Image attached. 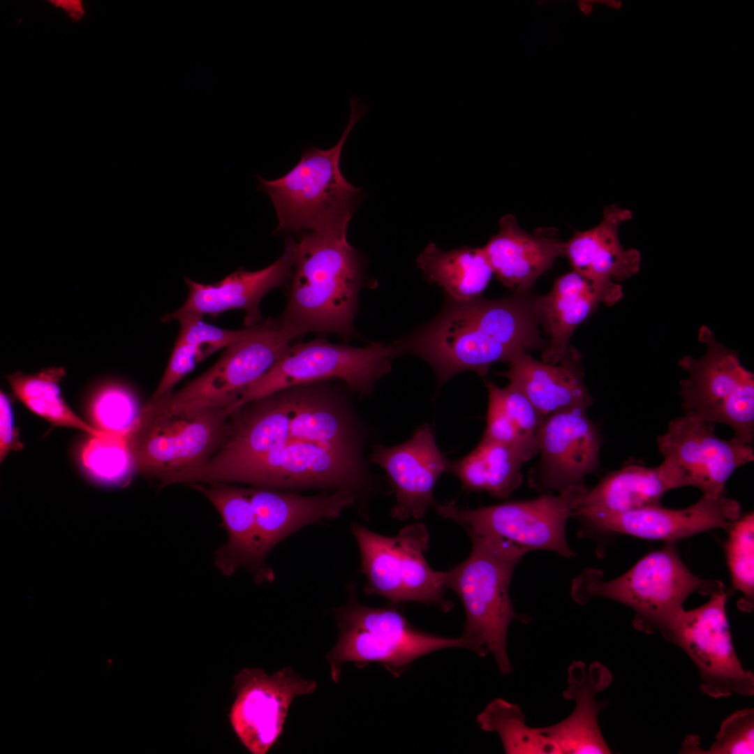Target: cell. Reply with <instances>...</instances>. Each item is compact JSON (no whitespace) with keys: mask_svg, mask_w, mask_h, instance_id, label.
Returning a JSON list of instances; mask_svg holds the SVG:
<instances>
[{"mask_svg":"<svg viewBox=\"0 0 754 754\" xmlns=\"http://www.w3.org/2000/svg\"><path fill=\"white\" fill-rule=\"evenodd\" d=\"M539 325L535 296L528 291L492 300L448 298L435 318L398 340L399 355L424 360L440 387L462 371L484 376L494 363L545 348Z\"/></svg>","mask_w":754,"mask_h":754,"instance_id":"obj_1","label":"cell"},{"mask_svg":"<svg viewBox=\"0 0 754 754\" xmlns=\"http://www.w3.org/2000/svg\"><path fill=\"white\" fill-rule=\"evenodd\" d=\"M350 219L293 234L295 257L287 303L279 316L296 338L309 332L356 336L354 318L364 284L362 263L347 239Z\"/></svg>","mask_w":754,"mask_h":754,"instance_id":"obj_2","label":"cell"},{"mask_svg":"<svg viewBox=\"0 0 754 754\" xmlns=\"http://www.w3.org/2000/svg\"><path fill=\"white\" fill-rule=\"evenodd\" d=\"M468 534L471 553L445 572V587L462 602L466 614L462 637L470 649L482 657L491 653L500 672L506 675L512 671L506 650L509 626L515 619L524 623L531 620L515 612L509 594L515 568L528 552L494 535Z\"/></svg>","mask_w":754,"mask_h":754,"instance_id":"obj_3","label":"cell"},{"mask_svg":"<svg viewBox=\"0 0 754 754\" xmlns=\"http://www.w3.org/2000/svg\"><path fill=\"white\" fill-rule=\"evenodd\" d=\"M350 105L348 125L333 147L304 149L297 164L276 179L257 175V189L269 196L277 214L274 233L296 234L351 219L361 189L344 178L340 160L348 136L369 106L355 96Z\"/></svg>","mask_w":754,"mask_h":754,"instance_id":"obj_4","label":"cell"},{"mask_svg":"<svg viewBox=\"0 0 754 754\" xmlns=\"http://www.w3.org/2000/svg\"><path fill=\"white\" fill-rule=\"evenodd\" d=\"M674 542L640 559L622 575L609 581L603 572L586 568L572 582L571 596L584 605L591 599L609 598L635 612L633 626L647 633L658 630L663 636L684 611L683 603L693 593L709 595L724 585L701 579L683 563Z\"/></svg>","mask_w":754,"mask_h":754,"instance_id":"obj_5","label":"cell"},{"mask_svg":"<svg viewBox=\"0 0 754 754\" xmlns=\"http://www.w3.org/2000/svg\"><path fill=\"white\" fill-rule=\"evenodd\" d=\"M231 413L221 408L164 412L145 404L125 436L136 473L161 487L190 484L224 441Z\"/></svg>","mask_w":754,"mask_h":754,"instance_id":"obj_6","label":"cell"},{"mask_svg":"<svg viewBox=\"0 0 754 754\" xmlns=\"http://www.w3.org/2000/svg\"><path fill=\"white\" fill-rule=\"evenodd\" d=\"M215 482L244 483L291 491L345 490L356 496L357 504H362L374 486L363 452L293 437L224 473Z\"/></svg>","mask_w":754,"mask_h":754,"instance_id":"obj_7","label":"cell"},{"mask_svg":"<svg viewBox=\"0 0 754 754\" xmlns=\"http://www.w3.org/2000/svg\"><path fill=\"white\" fill-rule=\"evenodd\" d=\"M348 588L346 604L335 612L339 636L326 655L334 681H339L344 663L362 666L377 662L397 677L429 653L446 648L470 649L462 636L445 637L418 630L396 608L365 606L358 601L355 586Z\"/></svg>","mask_w":754,"mask_h":754,"instance_id":"obj_8","label":"cell"},{"mask_svg":"<svg viewBox=\"0 0 754 754\" xmlns=\"http://www.w3.org/2000/svg\"><path fill=\"white\" fill-rule=\"evenodd\" d=\"M399 355L398 341L371 342L363 348L332 343L323 337L299 342L242 393L233 410L290 386L330 380L342 381L362 399L372 394Z\"/></svg>","mask_w":754,"mask_h":754,"instance_id":"obj_9","label":"cell"},{"mask_svg":"<svg viewBox=\"0 0 754 754\" xmlns=\"http://www.w3.org/2000/svg\"><path fill=\"white\" fill-rule=\"evenodd\" d=\"M706 346L699 358L681 357L679 366L688 376L680 381L684 413L712 424L729 426L736 441L753 445L754 438V374L738 354L718 342L707 325L699 330Z\"/></svg>","mask_w":754,"mask_h":754,"instance_id":"obj_10","label":"cell"},{"mask_svg":"<svg viewBox=\"0 0 754 754\" xmlns=\"http://www.w3.org/2000/svg\"><path fill=\"white\" fill-rule=\"evenodd\" d=\"M350 528L360 549L366 594L384 597L392 605L413 601L436 605L444 612L452 609L444 598L445 572L431 569L424 557L429 534L424 524L407 525L395 536L356 522Z\"/></svg>","mask_w":754,"mask_h":754,"instance_id":"obj_11","label":"cell"},{"mask_svg":"<svg viewBox=\"0 0 754 754\" xmlns=\"http://www.w3.org/2000/svg\"><path fill=\"white\" fill-rule=\"evenodd\" d=\"M295 339L279 317L264 320L227 347L206 371L168 397L146 404L164 412L221 408L232 413L242 393L280 359Z\"/></svg>","mask_w":754,"mask_h":754,"instance_id":"obj_12","label":"cell"},{"mask_svg":"<svg viewBox=\"0 0 754 754\" xmlns=\"http://www.w3.org/2000/svg\"><path fill=\"white\" fill-rule=\"evenodd\" d=\"M587 491L583 485L557 495L545 494L531 500L473 509L459 508L453 501L434 507L439 515L460 524L468 533L494 535L528 552L547 550L570 559L576 553L567 541L566 524Z\"/></svg>","mask_w":754,"mask_h":754,"instance_id":"obj_13","label":"cell"},{"mask_svg":"<svg viewBox=\"0 0 754 754\" xmlns=\"http://www.w3.org/2000/svg\"><path fill=\"white\" fill-rule=\"evenodd\" d=\"M715 424L683 413L657 437L660 473L671 489L692 486L704 496L725 495V487L739 467L754 460L752 445L715 434Z\"/></svg>","mask_w":754,"mask_h":754,"instance_id":"obj_14","label":"cell"},{"mask_svg":"<svg viewBox=\"0 0 754 754\" xmlns=\"http://www.w3.org/2000/svg\"><path fill=\"white\" fill-rule=\"evenodd\" d=\"M705 604L683 612L665 638L685 651L696 665L700 690L714 697L735 693L754 694V675L745 670L734 649L725 605L724 587L709 594Z\"/></svg>","mask_w":754,"mask_h":754,"instance_id":"obj_15","label":"cell"},{"mask_svg":"<svg viewBox=\"0 0 754 754\" xmlns=\"http://www.w3.org/2000/svg\"><path fill=\"white\" fill-rule=\"evenodd\" d=\"M235 699L230 722L237 737L253 754H265L281 734L293 700L313 693L316 683L290 667L272 674L244 668L234 678Z\"/></svg>","mask_w":754,"mask_h":754,"instance_id":"obj_16","label":"cell"},{"mask_svg":"<svg viewBox=\"0 0 754 754\" xmlns=\"http://www.w3.org/2000/svg\"><path fill=\"white\" fill-rule=\"evenodd\" d=\"M540 461L530 476L540 491L559 492L584 485V478L599 466L600 429L584 408H570L544 417L537 436Z\"/></svg>","mask_w":754,"mask_h":754,"instance_id":"obj_17","label":"cell"},{"mask_svg":"<svg viewBox=\"0 0 754 754\" xmlns=\"http://www.w3.org/2000/svg\"><path fill=\"white\" fill-rule=\"evenodd\" d=\"M740 516L741 505L736 500L725 495H702L697 502L683 509L656 505L617 515L581 518L579 535L626 534L674 542L714 528L728 531Z\"/></svg>","mask_w":754,"mask_h":754,"instance_id":"obj_18","label":"cell"},{"mask_svg":"<svg viewBox=\"0 0 754 754\" xmlns=\"http://www.w3.org/2000/svg\"><path fill=\"white\" fill-rule=\"evenodd\" d=\"M369 461L380 466L390 478L396 494L390 515L398 520L421 519L429 508L435 506L434 487L451 464L439 450L427 423L401 444L374 445Z\"/></svg>","mask_w":754,"mask_h":754,"instance_id":"obj_19","label":"cell"},{"mask_svg":"<svg viewBox=\"0 0 754 754\" xmlns=\"http://www.w3.org/2000/svg\"><path fill=\"white\" fill-rule=\"evenodd\" d=\"M294 257L293 240L289 236L285 239L282 255L264 269L249 271L239 267L221 281L209 284L185 277L188 288L185 302L162 320L168 323L184 317H217L229 310L242 309L246 313V327L258 325L264 320L260 309L262 299L272 290L287 283Z\"/></svg>","mask_w":754,"mask_h":754,"instance_id":"obj_20","label":"cell"},{"mask_svg":"<svg viewBox=\"0 0 754 754\" xmlns=\"http://www.w3.org/2000/svg\"><path fill=\"white\" fill-rule=\"evenodd\" d=\"M246 491L255 516L256 561L270 573L273 570L265 559L279 542L304 526L335 519L344 509L357 504L356 496L345 490L324 491L314 496L257 487Z\"/></svg>","mask_w":754,"mask_h":754,"instance_id":"obj_21","label":"cell"},{"mask_svg":"<svg viewBox=\"0 0 754 754\" xmlns=\"http://www.w3.org/2000/svg\"><path fill=\"white\" fill-rule=\"evenodd\" d=\"M623 297L622 286L612 281L591 279L573 270L559 277L547 295L535 296L540 324L549 339L542 361L558 362L577 327L600 305H613Z\"/></svg>","mask_w":754,"mask_h":754,"instance_id":"obj_22","label":"cell"},{"mask_svg":"<svg viewBox=\"0 0 754 754\" xmlns=\"http://www.w3.org/2000/svg\"><path fill=\"white\" fill-rule=\"evenodd\" d=\"M498 226V233L482 247L494 274L507 288L528 292L563 256L565 242L555 228L540 227L529 232L510 214L501 218Z\"/></svg>","mask_w":754,"mask_h":754,"instance_id":"obj_23","label":"cell"},{"mask_svg":"<svg viewBox=\"0 0 754 754\" xmlns=\"http://www.w3.org/2000/svg\"><path fill=\"white\" fill-rule=\"evenodd\" d=\"M612 681V673L599 662L589 666L582 661L572 662L568 668V686L563 697L575 701V709L563 721L545 727L559 754L612 753L598 722L600 711L609 702L596 698V694L606 689Z\"/></svg>","mask_w":754,"mask_h":754,"instance_id":"obj_24","label":"cell"},{"mask_svg":"<svg viewBox=\"0 0 754 754\" xmlns=\"http://www.w3.org/2000/svg\"><path fill=\"white\" fill-rule=\"evenodd\" d=\"M578 352L569 346L556 363L537 360L522 353L509 362V369L498 374L519 389L543 417L575 408L586 409L593 403L584 382Z\"/></svg>","mask_w":754,"mask_h":754,"instance_id":"obj_25","label":"cell"},{"mask_svg":"<svg viewBox=\"0 0 754 754\" xmlns=\"http://www.w3.org/2000/svg\"><path fill=\"white\" fill-rule=\"evenodd\" d=\"M632 217L630 210L609 205L598 225L576 230L565 242L563 250L573 271L591 279L614 282L637 274L641 254L635 249H625L619 237L620 226Z\"/></svg>","mask_w":754,"mask_h":754,"instance_id":"obj_26","label":"cell"},{"mask_svg":"<svg viewBox=\"0 0 754 754\" xmlns=\"http://www.w3.org/2000/svg\"><path fill=\"white\" fill-rule=\"evenodd\" d=\"M219 512L228 539L215 552V566L224 575L246 568L256 584L272 582L274 574L263 570L256 558V522L246 488L227 483H193Z\"/></svg>","mask_w":754,"mask_h":754,"instance_id":"obj_27","label":"cell"},{"mask_svg":"<svg viewBox=\"0 0 754 754\" xmlns=\"http://www.w3.org/2000/svg\"><path fill=\"white\" fill-rule=\"evenodd\" d=\"M670 489L658 466L627 464L609 473L588 490L572 517L612 515L660 505L663 496Z\"/></svg>","mask_w":754,"mask_h":754,"instance_id":"obj_28","label":"cell"},{"mask_svg":"<svg viewBox=\"0 0 754 754\" xmlns=\"http://www.w3.org/2000/svg\"><path fill=\"white\" fill-rule=\"evenodd\" d=\"M416 262L429 283L457 301L482 297L494 275L483 248L463 246L445 251L429 243Z\"/></svg>","mask_w":754,"mask_h":754,"instance_id":"obj_29","label":"cell"},{"mask_svg":"<svg viewBox=\"0 0 754 754\" xmlns=\"http://www.w3.org/2000/svg\"><path fill=\"white\" fill-rule=\"evenodd\" d=\"M524 462L513 447L481 438L470 453L451 461L449 471L468 491H486L492 497L505 498L521 485Z\"/></svg>","mask_w":754,"mask_h":754,"instance_id":"obj_30","label":"cell"},{"mask_svg":"<svg viewBox=\"0 0 754 754\" xmlns=\"http://www.w3.org/2000/svg\"><path fill=\"white\" fill-rule=\"evenodd\" d=\"M65 374L64 368L51 367L33 374L17 371L7 379L15 396L52 425L77 429L96 436H108L86 423L68 406L59 387Z\"/></svg>","mask_w":754,"mask_h":754,"instance_id":"obj_31","label":"cell"},{"mask_svg":"<svg viewBox=\"0 0 754 754\" xmlns=\"http://www.w3.org/2000/svg\"><path fill=\"white\" fill-rule=\"evenodd\" d=\"M480 728L498 734L505 753L559 754L545 727H531L521 707L505 700H492L476 717Z\"/></svg>","mask_w":754,"mask_h":754,"instance_id":"obj_32","label":"cell"},{"mask_svg":"<svg viewBox=\"0 0 754 754\" xmlns=\"http://www.w3.org/2000/svg\"><path fill=\"white\" fill-rule=\"evenodd\" d=\"M80 459L88 476L105 485L126 486L136 473L125 436L89 435L82 445Z\"/></svg>","mask_w":754,"mask_h":754,"instance_id":"obj_33","label":"cell"},{"mask_svg":"<svg viewBox=\"0 0 754 754\" xmlns=\"http://www.w3.org/2000/svg\"><path fill=\"white\" fill-rule=\"evenodd\" d=\"M725 545L727 565L734 587L743 596L739 608L751 612L754 603V515L750 512L736 520L727 531Z\"/></svg>","mask_w":754,"mask_h":754,"instance_id":"obj_34","label":"cell"},{"mask_svg":"<svg viewBox=\"0 0 754 754\" xmlns=\"http://www.w3.org/2000/svg\"><path fill=\"white\" fill-rule=\"evenodd\" d=\"M89 407L94 428L114 436H126L141 410L133 392L116 382L100 386L93 394Z\"/></svg>","mask_w":754,"mask_h":754,"instance_id":"obj_35","label":"cell"},{"mask_svg":"<svg viewBox=\"0 0 754 754\" xmlns=\"http://www.w3.org/2000/svg\"><path fill=\"white\" fill-rule=\"evenodd\" d=\"M488 390L489 404L486 428L482 439L513 447L523 456L525 461L538 452V446L527 440L509 417L499 397L498 387L489 380L485 381Z\"/></svg>","mask_w":754,"mask_h":754,"instance_id":"obj_36","label":"cell"},{"mask_svg":"<svg viewBox=\"0 0 754 754\" xmlns=\"http://www.w3.org/2000/svg\"><path fill=\"white\" fill-rule=\"evenodd\" d=\"M696 742L690 753L742 754L754 753V709L745 708L736 711L725 718L707 750Z\"/></svg>","mask_w":754,"mask_h":754,"instance_id":"obj_37","label":"cell"},{"mask_svg":"<svg viewBox=\"0 0 754 754\" xmlns=\"http://www.w3.org/2000/svg\"><path fill=\"white\" fill-rule=\"evenodd\" d=\"M178 321L180 330L177 340L201 348L207 357L246 337L253 327L241 330L224 329L205 323L199 317H184Z\"/></svg>","mask_w":754,"mask_h":754,"instance_id":"obj_38","label":"cell"},{"mask_svg":"<svg viewBox=\"0 0 754 754\" xmlns=\"http://www.w3.org/2000/svg\"><path fill=\"white\" fill-rule=\"evenodd\" d=\"M205 357L201 348L176 340L163 375L148 401H159L172 394L177 384Z\"/></svg>","mask_w":754,"mask_h":754,"instance_id":"obj_39","label":"cell"},{"mask_svg":"<svg viewBox=\"0 0 754 754\" xmlns=\"http://www.w3.org/2000/svg\"><path fill=\"white\" fill-rule=\"evenodd\" d=\"M498 391L509 417L523 436L538 446V433L544 417L528 398L512 384L503 388L498 387Z\"/></svg>","mask_w":754,"mask_h":754,"instance_id":"obj_40","label":"cell"},{"mask_svg":"<svg viewBox=\"0 0 754 754\" xmlns=\"http://www.w3.org/2000/svg\"><path fill=\"white\" fill-rule=\"evenodd\" d=\"M24 445L19 437V429L14 426L11 401L3 391L0 392V461L11 451H20Z\"/></svg>","mask_w":754,"mask_h":754,"instance_id":"obj_41","label":"cell"},{"mask_svg":"<svg viewBox=\"0 0 754 754\" xmlns=\"http://www.w3.org/2000/svg\"><path fill=\"white\" fill-rule=\"evenodd\" d=\"M54 5L64 8L74 20H79L83 15L81 3L77 0L52 1Z\"/></svg>","mask_w":754,"mask_h":754,"instance_id":"obj_42","label":"cell"},{"mask_svg":"<svg viewBox=\"0 0 754 754\" xmlns=\"http://www.w3.org/2000/svg\"><path fill=\"white\" fill-rule=\"evenodd\" d=\"M594 5L593 0H579L577 1L578 10L586 17L590 16L593 13Z\"/></svg>","mask_w":754,"mask_h":754,"instance_id":"obj_43","label":"cell"},{"mask_svg":"<svg viewBox=\"0 0 754 754\" xmlns=\"http://www.w3.org/2000/svg\"><path fill=\"white\" fill-rule=\"evenodd\" d=\"M594 3L603 4L611 8L618 10L622 7V1L617 0L594 1Z\"/></svg>","mask_w":754,"mask_h":754,"instance_id":"obj_44","label":"cell"}]
</instances>
